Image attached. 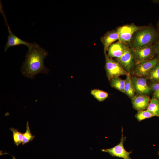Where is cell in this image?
<instances>
[{
    "label": "cell",
    "mask_w": 159,
    "mask_h": 159,
    "mask_svg": "<svg viewBox=\"0 0 159 159\" xmlns=\"http://www.w3.org/2000/svg\"><path fill=\"white\" fill-rule=\"evenodd\" d=\"M48 53L39 44L34 43L26 53V59L21 67L24 76L32 79L40 73L47 74L49 70L44 65V60Z\"/></svg>",
    "instance_id": "6da1fadb"
},
{
    "label": "cell",
    "mask_w": 159,
    "mask_h": 159,
    "mask_svg": "<svg viewBox=\"0 0 159 159\" xmlns=\"http://www.w3.org/2000/svg\"><path fill=\"white\" fill-rule=\"evenodd\" d=\"M159 38V32L150 26H141L134 34L128 45L135 49L154 43Z\"/></svg>",
    "instance_id": "7a4b0ae2"
},
{
    "label": "cell",
    "mask_w": 159,
    "mask_h": 159,
    "mask_svg": "<svg viewBox=\"0 0 159 159\" xmlns=\"http://www.w3.org/2000/svg\"><path fill=\"white\" fill-rule=\"evenodd\" d=\"M133 49L135 54L136 65L141 62L152 59L157 55L153 44L147 45Z\"/></svg>",
    "instance_id": "3957f363"
},
{
    "label": "cell",
    "mask_w": 159,
    "mask_h": 159,
    "mask_svg": "<svg viewBox=\"0 0 159 159\" xmlns=\"http://www.w3.org/2000/svg\"><path fill=\"white\" fill-rule=\"evenodd\" d=\"M105 68L107 77L110 81L111 79L121 75H126L128 73L116 61L108 57L105 54Z\"/></svg>",
    "instance_id": "277c9868"
},
{
    "label": "cell",
    "mask_w": 159,
    "mask_h": 159,
    "mask_svg": "<svg viewBox=\"0 0 159 159\" xmlns=\"http://www.w3.org/2000/svg\"><path fill=\"white\" fill-rule=\"evenodd\" d=\"M116 59V61L127 73L131 74L136 66L133 49L129 45L122 56Z\"/></svg>",
    "instance_id": "5b68a950"
},
{
    "label": "cell",
    "mask_w": 159,
    "mask_h": 159,
    "mask_svg": "<svg viewBox=\"0 0 159 159\" xmlns=\"http://www.w3.org/2000/svg\"><path fill=\"white\" fill-rule=\"evenodd\" d=\"M0 11L4 18L9 33L7 40L4 47V51H6L9 47H11L19 46L21 44L25 45L29 49H30L33 46L34 43L26 42L16 36L11 31L8 24L5 14L3 9L2 5L1 2Z\"/></svg>",
    "instance_id": "8992f818"
},
{
    "label": "cell",
    "mask_w": 159,
    "mask_h": 159,
    "mask_svg": "<svg viewBox=\"0 0 159 159\" xmlns=\"http://www.w3.org/2000/svg\"><path fill=\"white\" fill-rule=\"evenodd\" d=\"M159 61V56H157L150 60L141 62L136 64L131 73L133 76L146 77L153 68Z\"/></svg>",
    "instance_id": "52a82bcc"
},
{
    "label": "cell",
    "mask_w": 159,
    "mask_h": 159,
    "mask_svg": "<svg viewBox=\"0 0 159 159\" xmlns=\"http://www.w3.org/2000/svg\"><path fill=\"white\" fill-rule=\"evenodd\" d=\"M121 132V138L120 142L118 144L111 148L102 149L101 151L108 153L113 157L121 158L124 159H132L130 157V154L132 153V151H127L124 147L123 144L126 140V137L123 136L122 127Z\"/></svg>",
    "instance_id": "ba28073f"
},
{
    "label": "cell",
    "mask_w": 159,
    "mask_h": 159,
    "mask_svg": "<svg viewBox=\"0 0 159 159\" xmlns=\"http://www.w3.org/2000/svg\"><path fill=\"white\" fill-rule=\"evenodd\" d=\"M141 27L131 24L117 27L116 31L118 35L119 41L128 45L134 33Z\"/></svg>",
    "instance_id": "9c48e42d"
},
{
    "label": "cell",
    "mask_w": 159,
    "mask_h": 159,
    "mask_svg": "<svg viewBox=\"0 0 159 159\" xmlns=\"http://www.w3.org/2000/svg\"><path fill=\"white\" fill-rule=\"evenodd\" d=\"M132 82L135 93L139 95H147L153 91L147 83L146 77H131Z\"/></svg>",
    "instance_id": "30bf717a"
},
{
    "label": "cell",
    "mask_w": 159,
    "mask_h": 159,
    "mask_svg": "<svg viewBox=\"0 0 159 159\" xmlns=\"http://www.w3.org/2000/svg\"><path fill=\"white\" fill-rule=\"evenodd\" d=\"M133 107L138 111L147 110L150 99L147 95H135L132 99Z\"/></svg>",
    "instance_id": "8fae6325"
},
{
    "label": "cell",
    "mask_w": 159,
    "mask_h": 159,
    "mask_svg": "<svg viewBox=\"0 0 159 159\" xmlns=\"http://www.w3.org/2000/svg\"><path fill=\"white\" fill-rule=\"evenodd\" d=\"M128 45L119 41L112 44L108 48L107 54V56L110 58L120 57L123 54Z\"/></svg>",
    "instance_id": "7c38bea8"
},
{
    "label": "cell",
    "mask_w": 159,
    "mask_h": 159,
    "mask_svg": "<svg viewBox=\"0 0 159 159\" xmlns=\"http://www.w3.org/2000/svg\"><path fill=\"white\" fill-rule=\"evenodd\" d=\"M119 36L116 30L107 32L101 38L100 40L104 48L105 54H106L109 47L115 41L118 40Z\"/></svg>",
    "instance_id": "4fadbf2b"
},
{
    "label": "cell",
    "mask_w": 159,
    "mask_h": 159,
    "mask_svg": "<svg viewBox=\"0 0 159 159\" xmlns=\"http://www.w3.org/2000/svg\"><path fill=\"white\" fill-rule=\"evenodd\" d=\"M131 74L128 73L125 79L124 93L130 99L135 95V92L131 79Z\"/></svg>",
    "instance_id": "5bb4252c"
},
{
    "label": "cell",
    "mask_w": 159,
    "mask_h": 159,
    "mask_svg": "<svg viewBox=\"0 0 159 159\" xmlns=\"http://www.w3.org/2000/svg\"><path fill=\"white\" fill-rule=\"evenodd\" d=\"M110 81L112 87L124 93L125 80H122L119 77H115L111 79Z\"/></svg>",
    "instance_id": "9a60e30c"
},
{
    "label": "cell",
    "mask_w": 159,
    "mask_h": 159,
    "mask_svg": "<svg viewBox=\"0 0 159 159\" xmlns=\"http://www.w3.org/2000/svg\"><path fill=\"white\" fill-rule=\"evenodd\" d=\"M146 78L152 82L159 83V61L153 68Z\"/></svg>",
    "instance_id": "2e32d148"
},
{
    "label": "cell",
    "mask_w": 159,
    "mask_h": 159,
    "mask_svg": "<svg viewBox=\"0 0 159 159\" xmlns=\"http://www.w3.org/2000/svg\"><path fill=\"white\" fill-rule=\"evenodd\" d=\"M90 94L100 102L105 100L108 96L107 92L99 89L91 90Z\"/></svg>",
    "instance_id": "e0dca14e"
},
{
    "label": "cell",
    "mask_w": 159,
    "mask_h": 159,
    "mask_svg": "<svg viewBox=\"0 0 159 159\" xmlns=\"http://www.w3.org/2000/svg\"><path fill=\"white\" fill-rule=\"evenodd\" d=\"M147 110L152 112L155 116L159 117V101L152 98Z\"/></svg>",
    "instance_id": "ac0fdd59"
},
{
    "label": "cell",
    "mask_w": 159,
    "mask_h": 159,
    "mask_svg": "<svg viewBox=\"0 0 159 159\" xmlns=\"http://www.w3.org/2000/svg\"><path fill=\"white\" fill-rule=\"evenodd\" d=\"M155 116L154 114L147 110L138 111L135 117L139 122Z\"/></svg>",
    "instance_id": "d6986e66"
},
{
    "label": "cell",
    "mask_w": 159,
    "mask_h": 159,
    "mask_svg": "<svg viewBox=\"0 0 159 159\" xmlns=\"http://www.w3.org/2000/svg\"><path fill=\"white\" fill-rule=\"evenodd\" d=\"M13 134V138L14 143L17 146H18L22 143L23 133L18 131L17 129L14 128H10Z\"/></svg>",
    "instance_id": "ffe728a7"
},
{
    "label": "cell",
    "mask_w": 159,
    "mask_h": 159,
    "mask_svg": "<svg viewBox=\"0 0 159 159\" xmlns=\"http://www.w3.org/2000/svg\"><path fill=\"white\" fill-rule=\"evenodd\" d=\"M34 137V136L33 135L31 132L29 127V122H27L26 125V130L25 132L23 133V138L22 144H25L30 141H32Z\"/></svg>",
    "instance_id": "44dd1931"
},
{
    "label": "cell",
    "mask_w": 159,
    "mask_h": 159,
    "mask_svg": "<svg viewBox=\"0 0 159 159\" xmlns=\"http://www.w3.org/2000/svg\"><path fill=\"white\" fill-rule=\"evenodd\" d=\"M149 86L153 92L159 90V83L152 82L149 85Z\"/></svg>",
    "instance_id": "7402d4cb"
},
{
    "label": "cell",
    "mask_w": 159,
    "mask_h": 159,
    "mask_svg": "<svg viewBox=\"0 0 159 159\" xmlns=\"http://www.w3.org/2000/svg\"><path fill=\"white\" fill-rule=\"evenodd\" d=\"M154 45L157 53V56H159V38L154 43Z\"/></svg>",
    "instance_id": "603a6c76"
},
{
    "label": "cell",
    "mask_w": 159,
    "mask_h": 159,
    "mask_svg": "<svg viewBox=\"0 0 159 159\" xmlns=\"http://www.w3.org/2000/svg\"><path fill=\"white\" fill-rule=\"evenodd\" d=\"M152 98L155 99L159 101V90L154 92Z\"/></svg>",
    "instance_id": "cb8c5ba5"
},
{
    "label": "cell",
    "mask_w": 159,
    "mask_h": 159,
    "mask_svg": "<svg viewBox=\"0 0 159 159\" xmlns=\"http://www.w3.org/2000/svg\"><path fill=\"white\" fill-rule=\"evenodd\" d=\"M157 26L158 29L159 30V21L158 22Z\"/></svg>",
    "instance_id": "d4e9b609"
},
{
    "label": "cell",
    "mask_w": 159,
    "mask_h": 159,
    "mask_svg": "<svg viewBox=\"0 0 159 159\" xmlns=\"http://www.w3.org/2000/svg\"><path fill=\"white\" fill-rule=\"evenodd\" d=\"M13 159H16L15 158L14 156H13Z\"/></svg>",
    "instance_id": "484cf974"
},
{
    "label": "cell",
    "mask_w": 159,
    "mask_h": 159,
    "mask_svg": "<svg viewBox=\"0 0 159 159\" xmlns=\"http://www.w3.org/2000/svg\"><path fill=\"white\" fill-rule=\"evenodd\" d=\"M158 155L159 156V150L158 152Z\"/></svg>",
    "instance_id": "4316f807"
}]
</instances>
